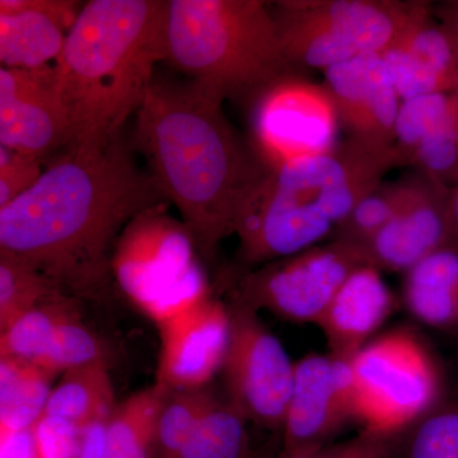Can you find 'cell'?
<instances>
[{
	"label": "cell",
	"instance_id": "6da1fadb",
	"mask_svg": "<svg viewBox=\"0 0 458 458\" xmlns=\"http://www.w3.org/2000/svg\"><path fill=\"white\" fill-rule=\"evenodd\" d=\"M131 148L122 134L69 147L51 159L31 189L0 208V252L26 261L82 302L106 300L123 228L168 204Z\"/></svg>",
	"mask_w": 458,
	"mask_h": 458
},
{
	"label": "cell",
	"instance_id": "7a4b0ae2",
	"mask_svg": "<svg viewBox=\"0 0 458 458\" xmlns=\"http://www.w3.org/2000/svg\"><path fill=\"white\" fill-rule=\"evenodd\" d=\"M225 99L190 83H150L134 147L168 203L176 205L201 260L212 261L267 167L223 111Z\"/></svg>",
	"mask_w": 458,
	"mask_h": 458
},
{
	"label": "cell",
	"instance_id": "3957f363",
	"mask_svg": "<svg viewBox=\"0 0 458 458\" xmlns=\"http://www.w3.org/2000/svg\"><path fill=\"white\" fill-rule=\"evenodd\" d=\"M165 7L162 0H92L81 9L55 64L72 146L107 143L140 111L157 63L167 57Z\"/></svg>",
	"mask_w": 458,
	"mask_h": 458
},
{
	"label": "cell",
	"instance_id": "277c9868",
	"mask_svg": "<svg viewBox=\"0 0 458 458\" xmlns=\"http://www.w3.org/2000/svg\"><path fill=\"white\" fill-rule=\"evenodd\" d=\"M396 165L394 149L348 138L325 155L267 168L238 216L241 264L261 267L333 237L358 201Z\"/></svg>",
	"mask_w": 458,
	"mask_h": 458
},
{
	"label": "cell",
	"instance_id": "5b68a950",
	"mask_svg": "<svg viewBox=\"0 0 458 458\" xmlns=\"http://www.w3.org/2000/svg\"><path fill=\"white\" fill-rule=\"evenodd\" d=\"M165 62L222 99L256 102L304 74L286 59L276 20L259 0H168Z\"/></svg>",
	"mask_w": 458,
	"mask_h": 458
},
{
	"label": "cell",
	"instance_id": "8992f818",
	"mask_svg": "<svg viewBox=\"0 0 458 458\" xmlns=\"http://www.w3.org/2000/svg\"><path fill=\"white\" fill-rule=\"evenodd\" d=\"M165 208L135 216L111 258L114 284L157 327L212 297L189 229Z\"/></svg>",
	"mask_w": 458,
	"mask_h": 458
},
{
	"label": "cell",
	"instance_id": "52a82bcc",
	"mask_svg": "<svg viewBox=\"0 0 458 458\" xmlns=\"http://www.w3.org/2000/svg\"><path fill=\"white\" fill-rule=\"evenodd\" d=\"M419 2L286 0L273 17L286 59L297 71H327L358 56L387 50L414 16Z\"/></svg>",
	"mask_w": 458,
	"mask_h": 458
},
{
	"label": "cell",
	"instance_id": "ba28073f",
	"mask_svg": "<svg viewBox=\"0 0 458 458\" xmlns=\"http://www.w3.org/2000/svg\"><path fill=\"white\" fill-rule=\"evenodd\" d=\"M349 361L355 420L364 432L391 436L441 399L432 355L406 328L370 340Z\"/></svg>",
	"mask_w": 458,
	"mask_h": 458
},
{
	"label": "cell",
	"instance_id": "9c48e42d",
	"mask_svg": "<svg viewBox=\"0 0 458 458\" xmlns=\"http://www.w3.org/2000/svg\"><path fill=\"white\" fill-rule=\"evenodd\" d=\"M370 262L367 247L333 240L261 265L238 279L231 301L300 324H318L352 271Z\"/></svg>",
	"mask_w": 458,
	"mask_h": 458
},
{
	"label": "cell",
	"instance_id": "30bf717a",
	"mask_svg": "<svg viewBox=\"0 0 458 458\" xmlns=\"http://www.w3.org/2000/svg\"><path fill=\"white\" fill-rule=\"evenodd\" d=\"M231 334L222 377L228 403L247 421L283 429L293 388L294 363L258 312L228 304Z\"/></svg>",
	"mask_w": 458,
	"mask_h": 458
},
{
	"label": "cell",
	"instance_id": "8fae6325",
	"mask_svg": "<svg viewBox=\"0 0 458 458\" xmlns=\"http://www.w3.org/2000/svg\"><path fill=\"white\" fill-rule=\"evenodd\" d=\"M339 125L327 87L289 75L256 99L251 146L262 164L276 168L333 150Z\"/></svg>",
	"mask_w": 458,
	"mask_h": 458
},
{
	"label": "cell",
	"instance_id": "7c38bea8",
	"mask_svg": "<svg viewBox=\"0 0 458 458\" xmlns=\"http://www.w3.org/2000/svg\"><path fill=\"white\" fill-rule=\"evenodd\" d=\"M73 144V129L57 89L55 65L0 69V147L42 162Z\"/></svg>",
	"mask_w": 458,
	"mask_h": 458
},
{
	"label": "cell",
	"instance_id": "4fadbf2b",
	"mask_svg": "<svg viewBox=\"0 0 458 458\" xmlns=\"http://www.w3.org/2000/svg\"><path fill=\"white\" fill-rule=\"evenodd\" d=\"M351 420H355L351 361L333 354L295 361L283 454L325 447Z\"/></svg>",
	"mask_w": 458,
	"mask_h": 458
},
{
	"label": "cell",
	"instance_id": "5bb4252c",
	"mask_svg": "<svg viewBox=\"0 0 458 458\" xmlns=\"http://www.w3.org/2000/svg\"><path fill=\"white\" fill-rule=\"evenodd\" d=\"M396 213L367 245L379 270L409 271L428 255L452 243L450 191L421 174L399 181Z\"/></svg>",
	"mask_w": 458,
	"mask_h": 458
},
{
	"label": "cell",
	"instance_id": "9a60e30c",
	"mask_svg": "<svg viewBox=\"0 0 458 458\" xmlns=\"http://www.w3.org/2000/svg\"><path fill=\"white\" fill-rule=\"evenodd\" d=\"M157 327V385L171 391L207 387L221 373L231 334L227 304L209 297Z\"/></svg>",
	"mask_w": 458,
	"mask_h": 458
},
{
	"label": "cell",
	"instance_id": "2e32d148",
	"mask_svg": "<svg viewBox=\"0 0 458 458\" xmlns=\"http://www.w3.org/2000/svg\"><path fill=\"white\" fill-rule=\"evenodd\" d=\"M325 87L349 140L394 149L400 98L379 54L355 57L325 71Z\"/></svg>",
	"mask_w": 458,
	"mask_h": 458
},
{
	"label": "cell",
	"instance_id": "e0dca14e",
	"mask_svg": "<svg viewBox=\"0 0 458 458\" xmlns=\"http://www.w3.org/2000/svg\"><path fill=\"white\" fill-rule=\"evenodd\" d=\"M81 9L71 0H0L2 68L55 65Z\"/></svg>",
	"mask_w": 458,
	"mask_h": 458
},
{
	"label": "cell",
	"instance_id": "ac0fdd59",
	"mask_svg": "<svg viewBox=\"0 0 458 458\" xmlns=\"http://www.w3.org/2000/svg\"><path fill=\"white\" fill-rule=\"evenodd\" d=\"M381 56L403 101L458 89L450 38L428 3L419 2L408 26Z\"/></svg>",
	"mask_w": 458,
	"mask_h": 458
},
{
	"label": "cell",
	"instance_id": "d6986e66",
	"mask_svg": "<svg viewBox=\"0 0 458 458\" xmlns=\"http://www.w3.org/2000/svg\"><path fill=\"white\" fill-rule=\"evenodd\" d=\"M394 295L373 265L352 271L318 321L330 354L351 360L394 310Z\"/></svg>",
	"mask_w": 458,
	"mask_h": 458
},
{
	"label": "cell",
	"instance_id": "ffe728a7",
	"mask_svg": "<svg viewBox=\"0 0 458 458\" xmlns=\"http://www.w3.org/2000/svg\"><path fill=\"white\" fill-rule=\"evenodd\" d=\"M405 274L409 312L427 327L458 333V246L437 250Z\"/></svg>",
	"mask_w": 458,
	"mask_h": 458
},
{
	"label": "cell",
	"instance_id": "44dd1931",
	"mask_svg": "<svg viewBox=\"0 0 458 458\" xmlns=\"http://www.w3.org/2000/svg\"><path fill=\"white\" fill-rule=\"evenodd\" d=\"M116 408L108 360H98L63 373L51 391L45 414L78 428L107 421Z\"/></svg>",
	"mask_w": 458,
	"mask_h": 458
},
{
	"label": "cell",
	"instance_id": "7402d4cb",
	"mask_svg": "<svg viewBox=\"0 0 458 458\" xmlns=\"http://www.w3.org/2000/svg\"><path fill=\"white\" fill-rule=\"evenodd\" d=\"M55 376L29 361L0 358V437L27 432L38 423Z\"/></svg>",
	"mask_w": 458,
	"mask_h": 458
},
{
	"label": "cell",
	"instance_id": "603a6c76",
	"mask_svg": "<svg viewBox=\"0 0 458 458\" xmlns=\"http://www.w3.org/2000/svg\"><path fill=\"white\" fill-rule=\"evenodd\" d=\"M168 391L155 384L116 405L106 424L104 458H153L157 419Z\"/></svg>",
	"mask_w": 458,
	"mask_h": 458
},
{
	"label": "cell",
	"instance_id": "cb8c5ba5",
	"mask_svg": "<svg viewBox=\"0 0 458 458\" xmlns=\"http://www.w3.org/2000/svg\"><path fill=\"white\" fill-rule=\"evenodd\" d=\"M381 458H458V397H441L409 426L386 437Z\"/></svg>",
	"mask_w": 458,
	"mask_h": 458
},
{
	"label": "cell",
	"instance_id": "d4e9b609",
	"mask_svg": "<svg viewBox=\"0 0 458 458\" xmlns=\"http://www.w3.org/2000/svg\"><path fill=\"white\" fill-rule=\"evenodd\" d=\"M63 294L65 292L40 270L0 252V333L36 307Z\"/></svg>",
	"mask_w": 458,
	"mask_h": 458
},
{
	"label": "cell",
	"instance_id": "484cf974",
	"mask_svg": "<svg viewBox=\"0 0 458 458\" xmlns=\"http://www.w3.org/2000/svg\"><path fill=\"white\" fill-rule=\"evenodd\" d=\"M216 400L218 397L209 386L168 391L157 419L153 458H179Z\"/></svg>",
	"mask_w": 458,
	"mask_h": 458
},
{
	"label": "cell",
	"instance_id": "4316f807",
	"mask_svg": "<svg viewBox=\"0 0 458 458\" xmlns=\"http://www.w3.org/2000/svg\"><path fill=\"white\" fill-rule=\"evenodd\" d=\"M247 423L227 399L216 400L179 458H254Z\"/></svg>",
	"mask_w": 458,
	"mask_h": 458
},
{
	"label": "cell",
	"instance_id": "83f0119b",
	"mask_svg": "<svg viewBox=\"0 0 458 458\" xmlns=\"http://www.w3.org/2000/svg\"><path fill=\"white\" fill-rule=\"evenodd\" d=\"M82 301L63 294L36 307L0 333V358H12L35 364L47 349L57 325L80 309Z\"/></svg>",
	"mask_w": 458,
	"mask_h": 458
},
{
	"label": "cell",
	"instance_id": "f1b7e54d",
	"mask_svg": "<svg viewBox=\"0 0 458 458\" xmlns=\"http://www.w3.org/2000/svg\"><path fill=\"white\" fill-rule=\"evenodd\" d=\"M107 357L106 344L87 327L80 307L60 321L35 366L59 375Z\"/></svg>",
	"mask_w": 458,
	"mask_h": 458
},
{
	"label": "cell",
	"instance_id": "f546056e",
	"mask_svg": "<svg viewBox=\"0 0 458 458\" xmlns=\"http://www.w3.org/2000/svg\"><path fill=\"white\" fill-rule=\"evenodd\" d=\"M410 165L436 185L448 190L458 183V89L448 114L419 144Z\"/></svg>",
	"mask_w": 458,
	"mask_h": 458
},
{
	"label": "cell",
	"instance_id": "4dcf8cb0",
	"mask_svg": "<svg viewBox=\"0 0 458 458\" xmlns=\"http://www.w3.org/2000/svg\"><path fill=\"white\" fill-rule=\"evenodd\" d=\"M454 92L430 93L405 99L400 105L394 123V150L400 165H410L424 138L445 119L454 102Z\"/></svg>",
	"mask_w": 458,
	"mask_h": 458
},
{
	"label": "cell",
	"instance_id": "1f68e13d",
	"mask_svg": "<svg viewBox=\"0 0 458 458\" xmlns=\"http://www.w3.org/2000/svg\"><path fill=\"white\" fill-rule=\"evenodd\" d=\"M399 182L381 183L358 201L348 218L336 228L333 238L367 247L376 234L393 219L399 205Z\"/></svg>",
	"mask_w": 458,
	"mask_h": 458
},
{
	"label": "cell",
	"instance_id": "d6a6232c",
	"mask_svg": "<svg viewBox=\"0 0 458 458\" xmlns=\"http://www.w3.org/2000/svg\"><path fill=\"white\" fill-rule=\"evenodd\" d=\"M31 433L38 458H74L80 450L82 428L44 414L31 428Z\"/></svg>",
	"mask_w": 458,
	"mask_h": 458
},
{
	"label": "cell",
	"instance_id": "836d02e7",
	"mask_svg": "<svg viewBox=\"0 0 458 458\" xmlns=\"http://www.w3.org/2000/svg\"><path fill=\"white\" fill-rule=\"evenodd\" d=\"M41 161L0 147V208L32 188L42 174Z\"/></svg>",
	"mask_w": 458,
	"mask_h": 458
},
{
	"label": "cell",
	"instance_id": "e575fe53",
	"mask_svg": "<svg viewBox=\"0 0 458 458\" xmlns=\"http://www.w3.org/2000/svg\"><path fill=\"white\" fill-rule=\"evenodd\" d=\"M385 441L386 437L363 432L351 441L325 445L318 450L282 454L280 458H370L384 454Z\"/></svg>",
	"mask_w": 458,
	"mask_h": 458
},
{
	"label": "cell",
	"instance_id": "d590c367",
	"mask_svg": "<svg viewBox=\"0 0 458 458\" xmlns=\"http://www.w3.org/2000/svg\"><path fill=\"white\" fill-rule=\"evenodd\" d=\"M107 421H98L82 429L80 450L74 458H104Z\"/></svg>",
	"mask_w": 458,
	"mask_h": 458
},
{
	"label": "cell",
	"instance_id": "8d00e7d4",
	"mask_svg": "<svg viewBox=\"0 0 458 458\" xmlns=\"http://www.w3.org/2000/svg\"><path fill=\"white\" fill-rule=\"evenodd\" d=\"M0 454L2 458H38L31 429L0 437Z\"/></svg>",
	"mask_w": 458,
	"mask_h": 458
},
{
	"label": "cell",
	"instance_id": "74e56055",
	"mask_svg": "<svg viewBox=\"0 0 458 458\" xmlns=\"http://www.w3.org/2000/svg\"><path fill=\"white\" fill-rule=\"evenodd\" d=\"M437 12H438L437 14H438L439 22L450 38L458 75V0L445 3Z\"/></svg>",
	"mask_w": 458,
	"mask_h": 458
},
{
	"label": "cell",
	"instance_id": "f35d334b",
	"mask_svg": "<svg viewBox=\"0 0 458 458\" xmlns=\"http://www.w3.org/2000/svg\"><path fill=\"white\" fill-rule=\"evenodd\" d=\"M448 210H450L452 243L458 246V183L454 189L450 190Z\"/></svg>",
	"mask_w": 458,
	"mask_h": 458
},
{
	"label": "cell",
	"instance_id": "ab89813d",
	"mask_svg": "<svg viewBox=\"0 0 458 458\" xmlns=\"http://www.w3.org/2000/svg\"><path fill=\"white\" fill-rule=\"evenodd\" d=\"M382 456V454H381ZM381 456H375V457H370V458H381Z\"/></svg>",
	"mask_w": 458,
	"mask_h": 458
}]
</instances>
